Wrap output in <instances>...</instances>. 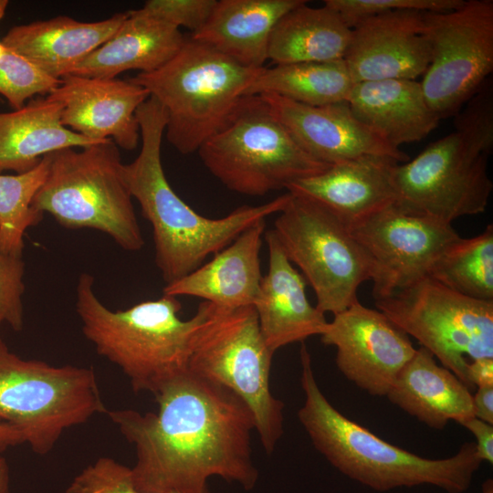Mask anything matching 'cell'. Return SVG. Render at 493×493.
Here are the masks:
<instances>
[{"label": "cell", "instance_id": "obj_1", "mask_svg": "<svg viewBox=\"0 0 493 493\" xmlns=\"http://www.w3.org/2000/svg\"><path fill=\"white\" fill-rule=\"evenodd\" d=\"M157 413L108 411L134 446L131 467L135 488L147 493H209L207 480L218 476L245 489L258 472L252 458L253 414L228 388L190 371L154 394Z\"/></svg>", "mask_w": 493, "mask_h": 493}, {"label": "cell", "instance_id": "obj_2", "mask_svg": "<svg viewBox=\"0 0 493 493\" xmlns=\"http://www.w3.org/2000/svg\"><path fill=\"white\" fill-rule=\"evenodd\" d=\"M136 117L142 147L134 161L123 164V175L142 216L152 225L155 263L165 285L198 268L208 256L226 247L255 223L278 214L288 202L289 192L260 205L239 206L220 218L196 213L173 191L163 168L164 109L150 96Z\"/></svg>", "mask_w": 493, "mask_h": 493}, {"label": "cell", "instance_id": "obj_3", "mask_svg": "<svg viewBox=\"0 0 493 493\" xmlns=\"http://www.w3.org/2000/svg\"><path fill=\"white\" fill-rule=\"evenodd\" d=\"M300 383L304 403L298 418L313 446L337 470L379 492L430 485L447 493H463L482 460L474 442L464 443L452 456L422 457L390 444L338 411L320 390L304 342L300 348Z\"/></svg>", "mask_w": 493, "mask_h": 493}, {"label": "cell", "instance_id": "obj_4", "mask_svg": "<svg viewBox=\"0 0 493 493\" xmlns=\"http://www.w3.org/2000/svg\"><path fill=\"white\" fill-rule=\"evenodd\" d=\"M454 125V131L393 168L397 203L448 224L485 212L493 190L488 173L493 150L489 79L456 114Z\"/></svg>", "mask_w": 493, "mask_h": 493}, {"label": "cell", "instance_id": "obj_5", "mask_svg": "<svg viewBox=\"0 0 493 493\" xmlns=\"http://www.w3.org/2000/svg\"><path fill=\"white\" fill-rule=\"evenodd\" d=\"M177 297L137 303L112 310L94 291V277L82 273L76 288V311L83 335L100 356L117 365L135 393L154 394L170 380L187 371L190 344L197 323L179 317Z\"/></svg>", "mask_w": 493, "mask_h": 493}, {"label": "cell", "instance_id": "obj_6", "mask_svg": "<svg viewBox=\"0 0 493 493\" xmlns=\"http://www.w3.org/2000/svg\"><path fill=\"white\" fill-rule=\"evenodd\" d=\"M196 315L187 370L237 394L253 414L265 451L273 453L284 432V403L270 391L274 354L254 306L228 309L203 301Z\"/></svg>", "mask_w": 493, "mask_h": 493}, {"label": "cell", "instance_id": "obj_7", "mask_svg": "<svg viewBox=\"0 0 493 493\" xmlns=\"http://www.w3.org/2000/svg\"><path fill=\"white\" fill-rule=\"evenodd\" d=\"M123 164L111 139L51 152L47 175L32 205L65 228L95 229L124 250L138 251L144 239Z\"/></svg>", "mask_w": 493, "mask_h": 493}, {"label": "cell", "instance_id": "obj_8", "mask_svg": "<svg viewBox=\"0 0 493 493\" xmlns=\"http://www.w3.org/2000/svg\"><path fill=\"white\" fill-rule=\"evenodd\" d=\"M262 68L244 67L189 37L163 67L128 80L160 102L168 142L189 154L221 126Z\"/></svg>", "mask_w": 493, "mask_h": 493}, {"label": "cell", "instance_id": "obj_9", "mask_svg": "<svg viewBox=\"0 0 493 493\" xmlns=\"http://www.w3.org/2000/svg\"><path fill=\"white\" fill-rule=\"evenodd\" d=\"M197 152L227 189L249 196L286 189L330 166L309 155L259 95L241 97Z\"/></svg>", "mask_w": 493, "mask_h": 493}, {"label": "cell", "instance_id": "obj_10", "mask_svg": "<svg viewBox=\"0 0 493 493\" xmlns=\"http://www.w3.org/2000/svg\"><path fill=\"white\" fill-rule=\"evenodd\" d=\"M107 412L92 368L25 360L0 338V422L33 452L49 453L67 429Z\"/></svg>", "mask_w": 493, "mask_h": 493}, {"label": "cell", "instance_id": "obj_11", "mask_svg": "<svg viewBox=\"0 0 493 493\" xmlns=\"http://www.w3.org/2000/svg\"><path fill=\"white\" fill-rule=\"evenodd\" d=\"M291 194L272 229L288 260L296 265L323 313H340L357 301L370 280L365 257L348 226L309 197Z\"/></svg>", "mask_w": 493, "mask_h": 493}, {"label": "cell", "instance_id": "obj_12", "mask_svg": "<svg viewBox=\"0 0 493 493\" xmlns=\"http://www.w3.org/2000/svg\"><path fill=\"white\" fill-rule=\"evenodd\" d=\"M375 306L468 388V363L493 358V301L471 299L425 277Z\"/></svg>", "mask_w": 493, "mask_h": 493}, {"label": "cell", "instance_id": "obj_13", "mask_svg": "<svg viewBox=\"0 0 493 493\" xmlns=\"http://www.w3.org/2000/svg\"><path fill=\"white\" fill-rule=\"evenodd\" d=\"M430 53L420 82L440 120L456 115L493 71V1L463 0L455 9L423 13Z\"/></svg>", "mask_w": 493, "mask_h": 493}, {"label": "cell", "instance_id": "obj_14", "mask_svg": "<svg viewBox=\"0 0 493 493\" xmlns=\"http://www.w3.org/2000/svg\"><path fill=\"white\" fill-rule=\"evenodd\" d=\"M349 229L367 261L375 300L428 277L440 254L460 237L452 224L397 202Z\"/></svg>", "mask_w": 493, "mask_h": 493}, {"label": "cell", "instance_id": "obj_15", "mask_svg": "<svg viewBox=\"0 0 493 493\" xmlns=\"http://www.w3.org/2000/svg\"><path fill=\"white\" fill-rule=\"evenodd\" d=\"M321 342L336 348L341 374L372 396H386L416 349L383 312L357 301L333 315Z\"/></svg>", "mask_w": 493, "mask_h": 493}, {"label": "cell", "instance_id": "obj_16", "mask_svg": "<svg viewBox=\"0 0 493 493\" xmlns=\"http://www.w3.org/2000/svg\"><path fill=\"white\" fill-rule=\"evenodd\" d=\"M61 105V122L96 142L111 139L126 151L137 148L141 133L138 108L150 98L129 80L66 75L47 95Z\"/></svg>", "mask_w": 493, "mask_h": 493}, {"label": "cell", "instance_id": "obj_17", "mask_svg": "<svg viewBox=\"0 0 493 493\" xmlns=\"http://www.w3.org/2000/svg\"><path fill=\"white\" fill-rule=\"evenodd\" d=\"M259 96L298 144L321 163L331 165L362 156H383L399 163L409 161L406 153L361 122L347 102L309 106L274 94Z\"/></svg>", "mask_w": 493, "mask_h": 493}, {"label": "cell", "instance_id": "obj_18", "mask_svg": "<svg viewBox=\"0 0 493 493\" xmlns=\"http://www.w3.org/2000/svg\"><path fill=\"white\" fill-rule=\"evenodd\" d=\"M423 13L391 11L351 29L343 60L354 84L424 75L430 53L423 35Z\"/></svg>", "mask_w": 493, "mask_h": 493}, {"label": "cell", "instance_id": "obj_19", "mask_svg": "<svg viewBox=\"0 0 493 493\" xmlns=\"http://www.w3.org/2000/svg\"><path fill=\"white\" fill-rule=\"evenodd\" d=\"M268 269L254 303L260 332L268 350L321 335L329 321L306 294L307 282L288 260L272 229L265 234Z\"/></svg>", "mask_w": 493, "mask_h": 493}, {"label": "cell", "instance_id": "obj_20", "mask_svg": "<svg viewBox=\"0 0 493 493\" xmlns=\"http://www.w3.org/2000/svg\"><path fill=\"white\" fill-rule=\"evenodd\" d=\"M396 163L388 157L362 156L331 164L286 189L322 204L351 227L398 201L393 181Z\"/></svg>", "mask_w": 493, "mask_h": 493}, {"label": "cell", "instance_id": "obj_21", "mask_svg": "<svg viewBox=\"0 0 493 493\" xmlns=\"http://www.w3.org/2000/svg\"><path fill=\"white\" fill-rule=\"evenodd\" d=\"M266 222L245 229L207 263L165 285L163 293L203 299L222 308L253 306L262 279L260 250Z\"/></svg>", "mask_w": 493, "mask_h": 493}, {"label": "cell", "instance_id": "obj_22", "mask_svg": "<svg viewBox=\"0 0 493 493\" xmlns=\"http://www.w3.org/2000/svg\"><path fill=\"white\" fill-rule=\"evenodd\" d=\"M128 11L97 22L57 16L12 27L2 38L8 49L26 58L51 78L60 79L109 40Z\"/></svg>", "mask_w": 493, "mask_h": 493}, {"label": "cell", "instance_id": "obj_23", "mask_svg": "<svg viewBox=\"0 0 493 493\" xmlns=\"http://www.w3.org/2000/svg\"><path fill=\"white\" fill-rule=\"evenodd\" d=\"M347 103L361 122L396 149L425 139L441 121L415 79L355 83Z\"/></svg>", "mask_w": 493, "mask_h": 493}, {"label": "cell", "instance_id": "obj_24", "mask_svg": "<svg viewBox=\"0 0 493 493\" xmlns=\"http://www.w3.org/2000/svg\"><path fill=\"white\" fill-rule=\"evenodd\" d=\"M389 401L427 426L442 430L475 416L470 389L426 349H416L386 394Z\"/></svg>", "mask_w": 493, "mask_h": 493}, {"label": "cell", "instance_id": "obj_25", "mask_svg": "<svg viewBox=\"0 0 493 493\" xmlns=\"http://www.w3.org/2000/svg\"><path fill=\"white\" fill-rule=\"evenodd\" d=\"M184 40L178 27L130 10L116 33L68 75L115 79L128 70L152 72L174 57Z\"/></svg>", "mask_w": 493, "mask_h": 493}, {"label": "cell", "instance_id": "obj_26", "mask_svg": "<svg viewBox=\"0 0 493 493\" xmlns=\"http://www.w3.org/2000/svg\"><path fill=\"white\" fill-rule=\"evenodd\" d=\"M305 0H219L205 24L190 37L236 63L261 68L277 22Z\"/></svg>", "mask_w": 493, "mask_h": 493}, {"label": "cell", "instance_id": "obj_27", "mask_svg": "<svg viewBox=\"0 0 493 493\" xmlns=\"http://www.w3.org/2000/svg\"><path fill=\"white\" fill-rule=\"evenodd\" d=\"M98 142L62 124L58 102L47 96L31 99L21 109L0 112V173H26L46 154Z\"/></svg>", "mask_w": 493, "mask_h": 493}, {"label": "cell", "instance_id": "obj_28", "mask_svg": "<svg viewBox=\"0 0 493 493\" xmlns=\"http://www.w3.org/2000/svg\"><path fill=\"white\" fill-rule=\"evenodd\" d=\"M351 30L330 7L304 1L287 12L270 34L267 59L276 65L342 59Z\"/></svg>", "mask_w": 493, "mask_h": 493}, {"label": "cell", "instance_id": "obj_29", "mask_svg": "<svg viewBox=\"0 0 493 493\" xmlns=\"http://www.w3.org/2000/svg\"><path fill=\"white\" fill-rule=\"evenodd\" d=\"M353 85L343 58L279 64L263 68L244 96L274 94L309 106H324L347 102Z\"/></svg>", "mask_w": 493, "mask_h": 493}, {"label": "cell", "instance_id": "obj_30", "mask_svg": "<svg viewBox=\"0 0 493 493\" xmlns=\"http://www.w3.org/2000/svg\"><path fill=\"white\" fill-rule=\"evenodd\" d=\"M428 277L464 296L493 301V226L450 244L434 262Z\"/></svg>", "mask_w": 493, "mask_h": 493}, {"label": "cell", "instance_id": "obj_31", "mask_svg": "<svg viewBox=\"0 0 493 493\" xmlns=\"http://www.w3.org/2000/svg\"><path fill=\"white\" fill-rule=\"evenodd\" d=\"M51 162V153L42 157L32 170L13 175L0 173V250L22 257L26 231L37 226L44 214L32 202L44 184Z\"/></svg>", "mask_w": 493, "mask_h": 493}, {"label": "cell", "instance_id": "obj_32", "mask_svg": "<svg viewBox=\"0 0 493 493\" xmlns=\"http://www.w3.org/2000/svg\"><path fill=\"white\" fill-rule=\"evenodd\" d=\"M60 84L20 55L6 50L0 59V96L16 110L36 95H48Z\"/></svg>", "mask_w": 493, "mask_h": 493}, {"label": "cell", "instance_id": "obj_33", "mask_svg": "<svg viewBox=\"0 0 493 493\" xmlns=\"http://www.w3.org/2000/svg\"><path fill=\"white\" fill-rule=\"evenodd\" d=\"M463 0H325L351 30L373 16L395 10L446 12L456 8Z\"/></svg>", "mask_w": 493, "mask_h": 493}, {"label": "cell", "instance_id": "obj_34", "mask_svg": "<svg viewBox=\"0 0 493 493\" xmlns=\"http://www.w3.org/2000/svg\"><path fill=\"white\" fill-rule=\"evenodd\" d=\"M66 493L147 492L135 488L131 477V467L113 458L103 456L79 472L68 487Z\"/></svg>", "mask_w": 493, "mask_h": 493}, {"label": "cell", "instance_id": "obj_35", "mask_svg": "<svg viewBox=\"0 0 493 493\" xmlns=\"http://www.w3.org/2000/svg\"><path fill=\"white\" fill-rule=\"evenodd\" d=\"M24 273L22 257L11 256L0 250V327L7 324L16 331L21 330L24 326Z\"/></svg>", "mask_w": 493, "mask_h": 493}, {"label": "cell", "instance_id": "obj_36", "mask_svg": "<svg viewBox=\"0 0 493 493\" xmlns=\"http://www.w3.org/2000/svg\"><path fill=\"white\" fill-rule=\"evenodd\" d=\"M216 0H149L140 13L160 19L176 27L199 30L209 18Z\"/></svg>", "mask_w": 493, "mask_h": 493}, {"label": "cell", "instance_id": "obj_37", "mask_svg": "<svg viewBox=\"0 0 493 493\" xmlns=\"http://www.w3.org/2000/svg\"><path fill=\"white\" fill-rule=\"evenodd\" d=\"M476 438L477 456L483 461L493 463V425L477 417H471L460 424Z\"/></svg>", "mask_w": 493, "mask_h": 493}, {"label": "cell", "instance_id": "obj_38", "mask_svg": "<svg viewBox=\"0 0 493 493\" xmlns=\"http://www.w3.org/2000/svg\"><path fill=\"white\" fill-rule=\"evenodd\" d=\"M467 381L470 389L493 385V358L471 361L467 367Z\"/></svg>", "mask_w": 493, "mask_h": 493}, {"label": "cell", "instance_id": "obj_39", "mask_svg": "<svg viewBox=\"0 0 493 493\" xmlns=\"http://www.w3.org/2000/svg\"><path fill=\"white\" fill-rule=\"evenodd\" d=\"M473 404L475 417L493 425V385L477 387Z\"/></svg>", "mask_w": 493, "mask_h": 493}, {"label": "cell", "instance_id": "obj_40", "mask_svg": "<svg viewBox=\"0 0 493 493\" xmlns=\"http://www.w3.org/2000/svg\"><path fill=\"white\" fill-rule=\"evenodd\" d=\"M25 443L23 433L15 426L0 422V450Z\"/></svg>", "mask_w": 493, "mask_h": 493}, {"label": "cell", "instance_id": "obj_41", "mask_svg": "<svg viewBox=\"0 0 493 493\" xmlns=\"http://www.w3.org/2000/svg\"><path fill=\"white\" fill-rule=\"evenodd\" d=\"M0 450V493H10V472L5 457Z\"/></svg>", "mask_w": 493, "mask_h": 493}, {"label": "cell", "instance_id": "obj_42", "mask_svg": "<svg viewBox=\"0 0 493 493\" xmlns=\"http://www.w3.org/2000/svg\"><path fill=\"white\" fill-rule=\"evenodd\" d=\"M482 493H493V481L487 479L482 485Z\"/></svg>", "mask_w": 493, "mask_h": 493}, {"label": "cell", "instance_id": "obj_43", "mask_svg": "<svg viewBox=\"0 0 493 493\" xmlns=\"http://www.w3.org/2000/svg\"><path fill=\"white\" fill-rule=\"evenodd\" d=\"M8 1L6 0H0V21L4 17L5 9L7 7Z\"/></svg>", "mask_w": 493, "mask_h": 493}, {"label": "cell", "instance_id": "obj_44", "mask_svg": "<svg viewBox=\"0 0 493 493\" xmlns=\"http://www.w3.org/2000/svg\"><path fill=\"white\" fill-rule=\"evenodd\" d=\"M7 48L4 46L2 41H0V59L5 56L6 53Z\"/></svg>", "mask_w": 493, "mask_h": 493}]
</instances>
